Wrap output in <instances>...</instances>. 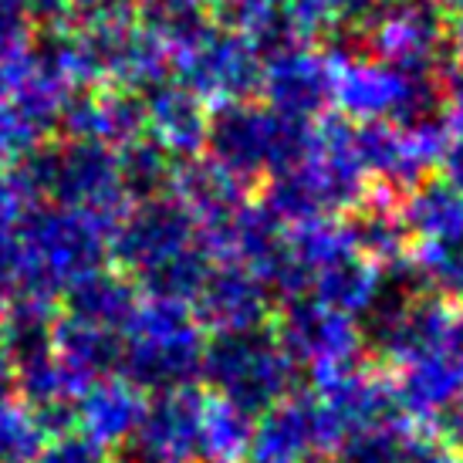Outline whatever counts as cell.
<instances>
[{"mask_svg":"<svg viewBox=\"0 0 463 463\" xmlns=\"http://www.w3.org/2000/svg\"><path fill=\"white\" fill-rule=\"evenodd\" d=\"M116 223L71 210L34 203L17 223V291L61 301L85 274L105 268Z\"/></svg>","mask_w":463,"mask_h":463,"instance_id":"1","label":"cell"},{"mask_svg":"<svg viewBox=\"0 0 463 463\" xmlns=\"http://www.w3.org/2000/svg\"><path fill=\"white\" fill-rule=\"evenodd\" d=\"M11 183L27 206L54 203L85 210L95 217L118 223L126 213V194L118 186L116 149L81 139H48L17 156L11 166Z\"/></svg>","mask_w":463,"mask_h":463,"instance_id":"2","label":"cell"},{"mask_svg":"<svg viewBox=\"0 0 463 463\" xmlns=\"http://www.w3.org/2000/svg\"><path fill=\"white\" fill-rule=\"evenodd\" d=\"M311 146V122H295L268 105L233 102L210 109V129H206V159L220 166L227 176L244 183H264L274 173L295 169L305 163Z\"/></svg>","mask_w":463,"mask_h":463,"instance_id":"3","label":"cell"},{"mask_svg":"<svg viewBox=\"0 0 463 463\" xmlns=\"http://www.w3.org/2000/svg\"><path fill=\"white\" fill-rule=\"evenodd\" d=\"M203 328L190 305L146 298L122 332L118 375L139 392H169L194 386L203 362Z\"/></svg>","mask_w":463,"mask_h":463,"instance_id":"4","label":"cell"},{"mask_svg":"<svg viewBox=\"0 0 463 463\" xmlns=\"http://www.w3.org/2000/svg\"><path fill=\"white\" fill-rule=\"evenodd\" d=\"M443 71V68H439ZM439 71H402L373 54H335V91L348 122H420L447 112Z\"/></svg>","mask_w":463,"mask_h":463,"instance_id":"5","label":"cell"},{"mask_svg":"<svg viewBox=\"0 0 463 463\" xmlns=\"http://www.w3.org/2000/svg\"><path fill=\"white\" fill-rule=\"evenodd\" d=\"M200 379L217 399L250 416L298 392L295 365L268 328L213 335L203 348Z\"/></svg>","mask_w":463,"mask_h":463,"instance_id":"6","label":"cell"},{"mask_svg":"<svg viewBox=\"0 0 463 463\" xmlns=\"http://www.w3.org/2000/svg\"><path fill=\"white\" fill-rule=\"evenodd\" d=\"M260 68L264 54L258 52V44L223 24L206 27L203 34L173 48L176 81L213 109L250 102L260 91Z\"/></svg>","mask_w":463,"mask_h":463,"instance_id":"7","label":"cell"},{"mask_svg":"<svg viewBox=\"0 0 463 463\" xmlns=\"http://www.w3.org/2000/svg\"><path fill=\"white\" fill-rule=\"evenodd\" d=\"M274 338L284 348V355L291 359V365L295 369L305 365L315 383L362 365V352H365L362 328L355 325V318L328 308L311 295L284 301Z\"/></svg>","mask_w":463,"mask_h":463,"instance_id":"8","label":"cell"},{"mask_svg":"<svg viewBox=\"0 0 463 463\" xmlns=\"http://www.w3.org/2000/svg\"><path fill=\"white\" fill-rule=\"evenodd\" d=\"M362 166L392 194L406 196L433 166L443 163L450 129L447 118H420V122H369L355 129Z\"/></svg>","mask_w":463,"mask_h":463,"instance_id":"9","label":"cell"},{"mask_svg":"<svg viewBox=\"0 0 463 463\" xmlns=\"http://www.w3.org/2000/svg\"><path fill=\"white\" fill-rule=\"evenodd\" d=\"M308 190L318 217L355 213L369 196V173L362 166L355 126L342 116H322L311 126V146L305 163L295 166Z\"/></svg>","mask_w":463,"mask_h":463,"instance_id":"10","label":"cell"},{"mask_svg":"<svg viewBox=\"0 0 463 463\" xmlns=\"http://www.w3.org/2000/svg\"><path fill=\"white\" fill-rule=\"evenodd\" d=\"M373 54L402 71H439L447 52V24L430 0H389L375 4L355 31Z\"/></svg>","mask_w":463,"mask_h":463,"instance_id":"11","label":"cell"},{"mask_svg":"<svg viewBox=\"0 0 463 463\" xmlns=\"http://www.w3.org/2000/svg\"><path fill=\"white\" fill-rule=\"evenodd\" d=\"M396 369L392 389L410 420L433 423L447 406L463 399V305H450L437 338Z\"/></svg>","mask_w":463,"mask_h":463,"instance_id":"12","label":"cell"},{"mask_svg":"<svg viewBox=\"0 0 463 463\" xmlns=\"http://www.w3.org/2000/svg\"><path fill=\"white\" fill-rule=\"evenodd\" d=\"M194 244H200L194 213L173 194H166L126 206L109 241V258L136 281L139 274L190 250Z\"/></svg>","mask_w":463,"mask_h":463,"instance_id":"13","label":"cell"},{"mask_svg":"<svg viewBox=\"0 0 463 463\" xmlns=\"http://www.w3.org/2000/svg\"><path fill=\"white\" fill-rule=\"evenodd\" d=\"M311 396L322 410L328 450H338L348 437H359L369 430L406 426L392 383H386L379 373H369L365 365L318 379Z\"/></svg>","mask_w":463,"mask_h":463,"instance_id":"14","label":"cell"},{"mask_svg":"<svg viewBox=\"0 0 463 463\" xmlns=\"http://www.w3.org/2000/svg\"><path fill=\"white\" fill-rule=\"evenodd\" d=\"M78 31V27H75ZM85 44V58L95 85H112L136 95H146L173 71V52L159 38H153L139 21L116 27L78 31Z\"/></svg>","mask_w":463,"mask_h":463,"instance_id":"15","label":"cell"},{"mask_svg":"<svg viewBox=\"0 0 463 463\" xmlns=\"http://www.w3.org/2000/svg\"><path fill=\"white\" fill-rule=\"evenodd\" d=\"M335 91V52L311 48L305 41L284 44L264 54L260 95L270 112L295 122H315L325 116Z\"/></svg>","mask_w":463,"mask_h":463,"instance_id":"16","label":"cell"},{"mask_svg":"<svg viewBox=\"0 0 463 463\" xmlns=\"http://www.w3.org/2000/svg\"><path fill=\"white\" fill-rule=\"evenodd\" d=\"M190 308L200 328H210L213 335L254 332L268 325L274 295L254 270L241 264H213Z\"/></svg>","mask_w":463,"mask_h":463,"instance_id":"17","label":"cell"},{"mask_svg":"<svg viewBox=\"0 0 463 463\" xmlns=\"http://www.w3.org/2000/svg\"><path fill=\"white\" fill-rule=\"evenodd\" d=\"M61 139L99 142L109 149H122L136 139H146V105L142 95L112 85H91L75 91L61 112Z\"/></svg>","mask_w":463,"mask_h":463,"instance_id":"18","label":"cell"},{"mask_svg":"<svg viewBox=\"0 0 463 463\" xmlns=\"http://www.w3.org/2000/svg\"><path fill=\"white\" fill-rule=\"evenodd\" d=\"M206 396L194 386L153 392L146 399L142 420L132 433V443L142 450L163 457L166 463H196L200 460V437H203Z\"/></svg>","mask_w":463,"mask_h":463,"instance_id":"19","label":"cell"},{"mask_svg":"<svg viewBox=\"0 0 463 463\" xmlns=\"http://www.w3.org/2000/svg\"><path fill=\"white\" fill-rule=\"evenodd\" d=\"M328 450V433L315 396L291 392L288 399L274 402L260 412L250 437V463H305L315 453Z\"/></svg>","mask_w":463,"mask_h":463,"instance_id":"20","label":"cell"},{"mask_svg":"<svg viewBox=\"0 0 463 463\" xmlns=\"http://www.w3.org/2000/svg\"><path fill=\"white\" fill-rule=\"evenodd\" d=\"M142 105H146V139H153L173 163H186L203 153L210 105L200 95H194L176 78H166L142 95Z\"/></svg>","mask_w":463,"mask_h":463,"instance_id":"21","label":"cell"},{"mask_svg":"<svg viewBox=\"0 0 463 463\" xmlns=\"http://www.w3.org/2000/svg\"><path fill=\"white\" fill-rule=\"evenodd\" d=\"M139 305L142 298L136 281H132L129 274L109 268L85 274L58 301V308H61L65 318H75V322L95 325V328L118 332V335L126 332V325L132 322V315H136Z\"/></svg>","mask_w":463,"mask_h":463,"instance_id":"22","label":"cell"},{"mask_svg":"<svg viewBox=\"0 0 463 463\" xmlns=\"http://www.w3.org/2000/svg\"><path fill=\"white\" fill-rule=\"evenodd\" d=\"M142 410L146 392H139L122 375H109L91 383L78 399V430L102 447H118L136 433Z\"/></svg>","mask_w":463,"mask_h":463,"instance_id":"23","label":"cell"},{"mask_svg":"<svg viewBox=\"0 0 463 463\" xmlns=\"http://www.w3.org/2000/svg\"><path fill=\"white\" fill-rule=\"evenodd\" d=\"M399 217L416 244H463V194L447 176H430L402 196Z\"/></svg>","mask_w":463,"mask_h":463,"instance_id":"24","label":"cell"},{"mask_svg":"<svg viewBox=\"0 0 463 463\" xmlns=\"http://www.w3.org/2000/svg\"><path fill=\"white\" fill-rule=\"evenodd\" d=\"M169 194L176 196L190 213H194L196 227L213 223V220L233 213L237 206L247 203V186L237 183L233 176H227L220 166H213L206 156L176 163L173 173V186Z\"/></svg>","mask_w":463,"mask_h":463,"instance_id":"25","label":"cell"},{"mask_svg":"<svg viewBox=\"0 0 463 463\" xmlns=\"http://www.w3.org/2000/svg\"><path fill=\"white\" fill-rule=\"evenodd\" d=\"M386 288V270L365 260L362 254L335 260L311 278V298L322 301L328 308L342 311L348 318H362L375 305V298Z\"/></svg>","mask_w":463,"mask_h":463,"instance_id":"26","label":"cell"},{"mask_svg":"<svg viewBox=\"0 0 463 463\" xmlns=\"http://www.w3.org/2000/svg\"><path fill=\"white\" fill-rule=\"evenodd\" d=\"M54 348H58V359L89 386L99 383V379L118 375V365H122V335L75 322V318H65V315L58 318Z\"/></svg>","mask_w":463,"mask_h":463,"instance_id":"27","label":"cell"},{"mask_svg":"<svg viewBox=\"0 0 463 463\" xmlns=\"http://www.w3.org/2000/svg\"><path fill=\"white\" fill-rule=\"evenodd\" d=\"M136 21L173 52L217 24V0H136Z\"/></svg>","mask_w":463,"mask_h":463,"instance_id":"28","label":"cell"},{"mask_svg":"<svg viewBox=\"0 0 463 463\" xmlns=\"http://www.w3.org/2000/svg\"><path fill=\"white\" fill-rule=\"evenodd\" d=\"M288 250H291L295 264L301 268V274H305L308 288H311V278L322 268L348 258V254H359V250H355L352 227H348V220H342V217H322V220H308V223L291 227V231H288Z\"/></svg>","mask_w":463,"mask_h":463,"instance_id":"29","label":"cell"},{"mask_svg":"<svg viewBox=\"0 0 463 463\" xmlns=\"http://www.w3.org/2000/svg\"><path fill=\"white\" fill-rule=\"evenodd\" d=\"M116 169L126 200L142 203V200H156V196L169 194L176 163L153 139H136L116 153Z\"/></svg>","mask_w":463,"mask_h":463,"instance_id":"30","label":"cell"},{"mask_svg":"<svg viewBox=\"0 0 463 463\" xmlns=\"http://www.w3.org/2000/svg\"><path fill=\"white\" fill-rule=\"evenodd\" d=\"M375 0H281V14L298 41L322 38L335 31H359Z\"/></svg>","mask_w":463,"mask_h":463,"instance_id":"31","label":"cell"},{"mask_svg":"<svg viewBox=\"0 0 463 463\" xmlns=\"http://www.w3.org/2000/svg\"><path fill=\"white\" fill-rule=\"evenodd\" d=\"M254 437V416L237 410L217 396H206L203 437H200V460L203 463H241L247 460Z\"/></svg>","mask_w":463,"mask_h":463,"instance_id":"32","label":"cell"},{"mask_svg":"<svg viewBox=\"0 0 463 463\" xmlns=\"http://www.w3.org/2000/svg\"><path fill=\"white\" fill-rule=\"evenodd\" d=\"M213 268V260L203 247L194 244L190 250H183L176 258L156 264L153 270H146L136 278L139 295L153 298V301H176V305H190L200 291V284L206 281V274Z\"/></svg>","mask_w":463,"mask_h":463,"instance_id":"33","label":"cell"},{"mask_svg":"<svg viewBox=\"0 0 463 463\" xmlns=\"http://www.w3.org/2000/svg\"><path fill=\"white\" fill-rule=\"evenodd\" d=\"M410 268L420 291L463 305V244H416Z\"/></svg>","mask_w":463,"mask_h":463,"instance_id":"34","label":"cell"},{"mask_svg":"<svg viewBox=\"0 0 463 463\" xmlns=\"http://www.w3.org/2000/svg\"><path fill=\"white\" fill-rule=\"evenodd\" d=\"M24 210V196L7 173H0V305L17 291V223Z\"/></svg>","mask_w":463,"mask_h":463,"instance_id":"35","label":"cell"},{"mask_svg":"<svg viewBox=\"0 0 463 463\" xmlns=\"http://www.w3.org/2000/svg\"><path fill=\"white\" fill-rule=\"evenodd\" d=\"M44 447L38 423L27 406L0 399V463H34Z\"/></svg>","mask_w":463,"mask_h":463,"instance_id":"36","label":"cell"},{"mask_svg":"<svg viewBox=\"0 0 463 463\" xmlns=\"http://www.w3.org/2000/svg\"><path fill=\"white\" fill-rule=\"evenodd\" d=\"M402 439H406V426L369 430L359 437H348L338 447V463H396Z\"/></svg>","mask_w":463,"mask_h":463,"instance_id":"37","label":"cell"},{"mask_svg":"<svg viewBox=\"0 0 463 463\" xmlns=\"http://www.w3.org/2000/svg\"><path fill=\"white\" fill-rule=\"evenodd\" d=\"M38 34L31 0H0V58L24 52Z\"/></svg>","mask_w":463,"mask_h":463,"instance_id":"38","label":"cell"},{"mask_svg":"<svg viewBox=\"0 0 463 463\" xmlns=\"http://www.w3.org/2000/svg\"><path fill=\"white\" fill-rule=\"evenodd\" d=\"M34 463H112V453L85 433H71V437L44 443Z\"/></svg>","mask_w":463,"mask_h":463,"instance_id":"39","label":"cell"},{"mask_svg":"<svg viewBox=\"0 0 463 463\" xmlns=\"http://www.w3.org/2000/svg\"><path fill=\"white\" fill-rule=\"evenodd\" d=\"M396 463H460V460L433 433L430 437L426 433H406V439H402V447L396 453Z\"/></svg>","mask_w":463,"mask_h":463,"instance_id":"40","label":"cell"},{"mask_svg":"<svg viewBox=\"0 0 463 463\" xmlns=\"http://www.w3.org/2000/svg\"><path fill=\"white\" fill-rule=\"evenodd\" d=\"M447 129H450V142H447L443 169H447V180L463 194V109L447 112Z\"/></svg>","mask_w":463,"mask_h":463,"instance_id":"41","label":"cell"},{"mask_svg":"<svg viewBox=\"0 0 463 463\" xmlns=\"http://www.w3.org/2000/svg\"><path fill=\"white\" fill-rule=\"evenodd\" d=\"M112 463H166V460H163V457H156V453H149V450H142L139 443L126 439V443H118L116 447Z\"/></svg>","mask_w":463,"mask_h":463,"instance_id":"42","label":"cell"},{"mask_svg":"<svg viewBox=\"0 0 463 463\" xmlns=\"http://www.w3.org/2000/svg\"><path fill=\"white\" fill-rule=\"evenodd\" d=\"M447 52H450V65L463 68V17L450 21L447 27Z\"/></svg>","mask_w":463,"mask_h":463,"instance_id":"43","label":"cell"},{"mask_svg":"<svg viewBox=\"0 0 463 463\" xmlns=\"http://www.w3.org/2000/svg\"><path fill=\"white\" fill-rule=\"evenodd\" d=\"M14 392V365L7 359V352L0 345V399H7Z\"/></svg>","mask_w":463,"mask_h":463,"instance_id":"44","label":"cell"},{"mask_svg":"<svg viewBox=\"0 0 463 463\" xmlns=\"http://www.w3.org/2000/svg\"><path fill=\"white\" fill-rule=\"evenodd\" d=\"M437 4L439 14H447L450 21H457V17H463V0H433Z\"/></svg>","mask_w":463,"mask_h":463,"instance_id":"45","label":"cell"},{"mask_svg":"<svg viewBox=\"0 0 463 463\" xmlns=\"http://www.w3.org/2000/svg\"><path fill=\"white\" fill-rule=\"evenodd\" d=\"M305 463H338V460H332L328 453H315V457H311V460H305Z\"/></svg>","mask_w":463,"mask_h":463,"instance_id":"46","label":"cell"},{"mask_svg":"<svg viewBox=\"0 0 463 463\" xmlns=\"http://www.w3.org/2000/svg\"><path fill=\"white\" fill-rule=\"evenodd\" d=\"M4 163H7V153H4V146H0V173H4Z\"/></svg>","mask_w":463,"mask_h":463,"instance_id":"47","label":"cell"},{"mask_svg":"<svg viewBox=\"0 0 463 463\" xmlns=\"http://www.w3.org/2000/svg\"><path fill=\"white\" fill-rule=\"evenodd\" d=\"M78 4H81V0H68V17H71V7H78Z\"/></svg>","mask_w":463,"mask_h":463,"instance_id":"48","label":"cell"}]
</instances>
